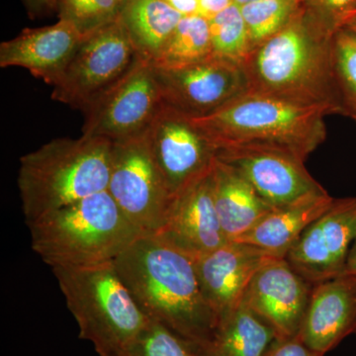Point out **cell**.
Masks as SVG:
<instances>
[{
    "label": "cell",
    "mask_w": 356,
    "mask_h": 356,
    "mask_svg": "<svg viewBox=\"0 0 356 356\" xmlns=\"http://www.w3.org/2000/svg\"><path fill=\"white\" fill-rule=\"evenodd\" d=\"M113 264L149 320L202 351L209 348L218 318L204 299L195 259L156 236H140Z\"/></svg>",
    "instance_id": "6da1fadb"
},
{
    "label": "cell",
    "mask_w": 356,
    "mask_h": 356,
    "mask_svg": "<svg viewBox=\"0 0 356 356\" xmlns=\"http://www.w3.org/2000/svg\"><path fill=\"white\" fill-rule=\"evenodd\" d=\"M299 6L284 27L242 62L248 91L339 114L332 79V39Z\"/></svg>",
    "instance_id": "7a4b0ae2"
},
{
    "label": "cell",
    "mask_w": 356,
    "mask_h": 356,
    "mask_svg": "<svg viewBox=\"0 0 356 356\" xmlns=\"http://www.w3.org/2000/svg\"><path fill=\"white\" fill-rule=\"evenodd\" d=\"M111 143L81 135L56 139L20 158L18 172L26 224L106 191Z\"/></svg>",
    "instance_id": "3957f363"
},
{
    "label": "cell",
    "mask_w": 356,
    "mask_h": 356,
    "mask_svg": "<svg viewBox=\"0 0 356 356\" xmlns=\"http://www.w3.org/2000/svg\"><path fill=\"white\" fill-rule=\"evenodd\" d=\"M27 226L32 250L51 269L113 262L143 236L107 191L54 211Z\"/></svg>",
    "instance_id": "277c9868"
},
{
    "label": "cell",
    "mask_w": 356,
    "mask_h": 356,
    "mask_svg": "<svg viewBox=\"0 0 356 356\" xmlns=\"http://www.w3.org/2000/svg\"><path fill=\"white\" fill-rule=\"evenodd\" d=\"M327 115L321 107L247 91L214 113L191 118L217 152L233 147H274L306 161L327 138Z\"/></svg>",
    "instance_id": "5b68a950"
},
{
    "label": "cell",
    "mask_w": 356,
    "mask_h": 356,
    "mask_svg": "<svg viewBox=\"0 0 356 356\" xmlns=\"http://www.w3.org/2000/svg\"><path fill=\"white\" fill-rule=\"evenodd\" d=\"M76 318L79 337L100 356H125L149 318L129 292L113 262L51 269Z\"/></svg>",
    "instance_id": "8992f818"
},
{
    "label": "cell",
    "mask_w": 356,
    "mask_h": 356,
    "mask_svg": "<svg viewBox=\"0 0 356 356\" xmlns=\"http://www.w3.org/2000/svg\"><path fill=\"white\" fill-rule=\"evenodd\" d=\"M120 19L83 37L53 84L51 98L83 111L142 58Z\"/></svg>",
    "instance_id": "52a82bcc"
},
{
    "label": "cell",
    "mask_w": 356,
    "mask_h": 356,
    "mask_svg": "<svg viewBox=\"0 0 356 356\" xmlns=\"http://www.w3.org/2000/svg\"><path fill=\"white\" fill-rule=\"evenodd\" d=\"M165 105L153 62L140 58L130 72L83 110V135L111 144L146 135Z\"/></svg>",
    "instance_id": "ba28073f"
},
{
    "label": "cell",
    "mask_w": 356,
    "mask_h": 356,
    "mask_svg": "<svg viewBox=\"0 0 356 356\" xmlns=\"http://www.w3.org/2000/svg\"><path fill=\"white\" fill-rule=\"evenodd\" d=\"M107 191L143 236L159 233L172 196L145 136L112 144Z\"/></svg>",
    "instance_id": "9c48e42d"
},
{
    "label": "cell",
    "mask_w": 356,
    "mask_h": 356,
    "mask_svg": "<svg viewBox=\"0 0 356 356\" xmlns=\"http://www.w3.org/2000/svg\"><path fill=\"white\" fill-rule=\"evenodd\" d=\"M145 137L172 197L217 158L216 147L193 119L165 103Z\"/></svg>",
    "instance_id": "30bf717a"
},
{
    "label": "cell",
    "mask_w": 356,
    "mask_h": 356,
    "mask_svg": "<svg viewBox=\"0 0 356 356\" xmlns=\"http://www.w3.org/2000/svg\"><path fill=\"white\" fill-rule=\"evenodd\" d=\"M156 69L165 104L192 118L214 113L248 91L242 64L215 55L180 69Z\"/></svg>",
    "instance_id": "8fae6325"
},
{
    "label": "cell",
    "mask_w": 356,
    "mask_h": 356,
    "mask_svg": "<svg viewBox=\"0 0 356 356\" xmlns=\"http://www.w3.org/2000/svg\"><path fill=\"white\" fill-rule=\"evenodd\" d=\"M217 159L235 168L274 209L327 193L308 172L305 161L281 149L227 147L217 152Z\"/></svg>",
    "instance_id": "7c38bea8"
},
{
    "label": "cell",
    "mask_w": 356,
    "mask_h": 356,
    "mask_svg": "<svg viewBox=\"0 0 356 356\" xmlns=\"http://www.w3.org/2000/svg\"><path fill=\"white\" fill-rule=\"evenodd\" d=\"M356 238V196L334 198L305 229L285 259L312 284L343 274Z\"/></svg>",
    "instance_id": "4fadbf2b"
},
{
    "label": "cell",
    "mask_w": 356,
    "mask_h": 356,
    "mask_svg": "<svg viewBox=\"0 0 356 356\" xmlns=\"http://www.w3.org/2000/svg\"><path fill=\"white\" fill-rule=\"evenodd\" d=\"M212 170L213 166L173 196L156 235L195 259L228 242L215 207Z\"/></svg>",
    "instance_id": "5bb4252c"
},
{
    "label": "cell",
    "mask_w": 356,
    "mask_h": 356,
    "mask_svg": "<svg viewBox=\"0 0 356 356\" xmlns=\"http://www.w3.org/2000/svg\"><path fill=\"white\" fill-rule=\"evenodd\" d=\"M313 286L285 257H275L255 273L243 300L286 339L298 336Z\"/></svg>",
    "instance_id": "9a60e30c"
},
{
    "label": "cell",
    "mask_w": 356,
    "mask_h": 356,
    "mask_svg": "<svg viewBox=\"0 0 356 356\" xmlns=\"http://www.w3.org/2000/svg\"><path fill=\"white\" fill-rule=\"evenodd\" d=\"M275 257H280L250 243L229 241L195 259L201 291L218 325L243 301L255 273Z\"/></svg>",
    "instance_id": "2e32d148"
},
{
    "label": "cell",
    "mask_w": 356,
    "mask_h": 356,
    "mask_svg": "<svg viewBox=\"0 0 356 356\" xmlns=\"http://www.w3.org/2000/svg\"><path fill=\"white\" fill-rule=\"evenodd\" d=\"M356 334V276L341 274L314 284L298 337L325 355Z\"/></svg>",
    "instance_id": "e0dca14e"
},
{
    "label": "cell",
    "mask_w": 356,
    "mask_h": 356,
    "mask_svg": "<svg viewBox=\"0 0 356 356\" xmlns=\"http://www.w3.org/2000/svg\"><path fill=\"white\" fill-rule=\"evenodd\" d=\"M83 36L74 26L56 24L26 28L15 38L0 44V67H19L53 86L67 67Z\"/></svg>",
    "instance_id": "ac0fdd59"
},
{
    "label": "cell",
    "mask_w": 356,
    "mask_h": 356,
    "mask_svg": "<svg viewBox=\"0 0 356 356\" xmlns=\"http://www.w3.org/2000/svg\"><path fill=\"white\" fill-rule=\"evenodd\" d=\"M215 207L227 241H236L274 210L233 166L215 159L212 170Z\"/></svg>",
    "instance_id": "d6986e66"
},
{
    "label": "cell",
    "mask_w": 356,
    "mask_h": 356,
    "mask_svg": "<svg viewBox=\"0 0 356 356\" xmlns=\"http://www.w3.org/2000/svg\"><path fill=\"white\" fill-rule=\"evenodd\" d=\"M334 200L325 193L276 208L236 242L250 243L285 257L305 229L331 207Z\"/></svg>",
    "instance_id": "ffe728a7"
},
{
    "label": "cell",
    "mask_w": 356,
    "mask_h": 356,
    "mask_svg": "<svg viewBox=\"0 0 356 356\" xmlns=\"http://www.w3.org/2000/svg\"><path fill=\"white\" fill-rule=\"evenodd\" d=\"M278 339L273 327L243 300L220 321L202 356H264Z\"/></svg>",
    "instance_id": "44dd1931"
},
{
    "label": "cell",
    "mask_w": 356,
    "mask_h": 356,
    "mask_svg": "<svg viewBox=\"0 0 356 356\" xmlns=\"http://www.w3.org/2000/svg\"><path fill=\"white\" fill-rule=\"evenodd\" d=\"M182 16L163 0H125L120 21L140 55L158 57Z\"/></svg>",
    "instance_id": "7402d4cb"
},
{
    "label": "cell",
    "mask_w": 356,
    "mask_h": 356,
    "mask_svg": "<svg viewBox=\"0 0 356 356\" xmlns=\"http://www.w3.org/2000/svg\"><path fill=\"white\" fill-rule=\"evenodd\" d=\"M212 55L209 21L198 14L181 18L153 64L161 70L180 69Z\"/></svg>",
    "instance_id": "603a6c76"
},
{
    "label": "cell",
    "mask_w": 356,
    "mask_h": 356,
    "mask_svg": "<svg viewBox=\"0 0 356 356\" xmlns=\"http://www.w3.org/2000/svg\"><path fill=\"white\" fill-rule=\"evenodd\" d=\"M332 79L339 114L356 123V35L346 28L332 36Z\"/></svg>",
    "instance_id": "cb8c5ba5"
},
{
    "label": "cell",
    "mask_w": 356,
    "mask_h": 356,
    "mask_svg": "<svg viewBox=\"0 0 356 356\" xmlns=\"http://www.w3.org/2000/svg\"><path fill=\"white\" fill-rule=\"evenodd\" d=\"M208 21L213 55L242 64L250 51V40L241 7L232 3Z\"/></svg>",
    "instance_id": "d4e9b609"
},
{
    "label": "cell",
    "mask_w": 356,
    "mask_h": 356,
    "mask_svg": "<svg viewBox=\"0 0 356 356\" xmlns=\"http://www.w3.org/2000/svg\"><path fill=\"white\" fill-rule=\"evenodd\" d=\"M125 0H57L58 20L88 36L120 19Z\"/></svg>",
    "instance_id": "484cf974"
},
{
    "label": "cell",
    "mask_w": 356,
    "mask_h": 356,
    "mask_svg": "<svg viewBox=\"0 0 356 356\" xmlns=\"http://www.w3.org/2000/svg\"><path fill=\"white\" fill-rule=\"evenodd\" d=\"M247 25L250 51L287 24L299 7L298 0H261L240 6Z\"/></svg>",
    "instance_id": "4316f807"
},
{
    "label": "cell",
    "mask_w": 356,
    "mask_h": 356,
    "mask_svg": "<svg viewBox=\"0 0 356 356\" xmlns=\"http://www.w3.org/2000/svg\"><path fill=\"white\" fill-rule=\"evenodd\" d=\"M125 356H202V350L165 325L149 320Z\"/></svg>",
    "instance_id": "83f0119b"
},
{
    "label": "cell",
    "mask_w": 356,
    "mask_h": 356,
    "mask_svg": "<svg viewBox=\"0 0 356 356\" xmlns=\"http://www.w3.org/2000/svg\"><path fill=\"white\" fill-rule=\"evenodd\" d=\"M299 6L321 28L334 35L350 19L356 0H298Z\"/></svg>",
    "instance_id": "f1b7e54d"
},
{
    "label": "cell",
    "mask_w": 356,
    "mask_h": 356,
    "mask_svg": "<svg viewBox=\"0 0 356 356\" xmlns=\"http://www.w3.org/2000/svg\"><path fill=\"white\" fill-rule=\"evenodd\" d=\"M264 356H324L311 350L298 336L278 339Z\"/></svg>",
    "instance_id": "f546056e"
},
{
    "label": "cell",
    "mask_w": 356,
    "mask_h": 356,
    "mask_svg": "<svg viewBox=\"0 0 356 356\" xmlns=\"http://www.w3.org/2000/svg\"><path fill=\"white\" fill-rule=\"evenodd\" d=\"M163 1L172 7L173 10L179 13L182 17L200 14L199 0H163Z\"/></svg>",
    "instance_id": "4dcf8cb0"
},
{
    "label": "cell",
    "mask_w": 356,
    "mask_h": 356,
    "mask_svg": "<svg viewBox=\"0 0 356 356\" xmlns=\"http://www.w3.org/2000/svg\"><path fill=\"white\" fill-rule=\"evenodd\" d=\"M234 3L233 0H199L200 15L210 19Z\"/></svg>",
    "instance_id": "1f68e13d"
},
{
    "label": "cell",
    "mask_w": 356,
    "mask_h": 356,
    "mask_svg": "<svg viewBox=\"0 0 356 356\" xmlns=\"http://www.w3.org/2000/svg\"><path fill=\"white\" fill-rule=\"evenodd\" d=\"M24 2L30 14L34 15L57 10V0H24Z\"/></svg>",
    "instance_id": "d6a6232c"
},
{
    "label": "cell",
    "mask_w": 356,
    "mask_h": 356,
    "mask_svg": "<svg viewBox=\"0 0 356 356\" xmlns=\"http://www.w3.org/2000/svg\"><path fill=\"white\" fill-rule=\"evenodd\" d=\"M343 274L356 276V238L351 245L348 257H346Z\"/></svg>",
    "instance_id": "836d02e7"
},
{
    "label": "cell",
    "mask_w": 356,
    "mask_h": 356,
    "mask_svg": "<svg viewBox=\"0 0 356 356\" xmlns=\"http://www.w3.org/2000/svg\"><path fill=\"white\" fill-rule=\"evenodd\" d=\"M343 28H346V29L350 30V32L355 33L356 35V17L353 18L346 23V25L343 26Z\"/></svg>",
    "instance_id": "e575fe53"
},
{
    "label": "cell",
    "mask_w": 356,
    "mask_h": 356,
    "mask_svg": "<svg viewBox=\"0 0 356 356\" xmlns=\"http://www.w3.org/2000/svg\"><path fill=\"white\" fill-rule=\"evenodd\" d=\"M233 1L236 6H243L245 4L252 3V2L261 1V0H233Z\"/></svg>",
    "instance_id": "d590c367"
},
{
    "label": "cell",
    "mask_w": 356,
    "mask_h": 356,
    "mask_svg": "<svg viewBox=\"0 0 356 356\" xmlns=\"http://www.w3.org/2000/svg\"><path fill=\"white\" fill-rule=\"evenodd\" d=\"M355 17H356V7H355V11H353V15H351L350 19H353V18H355ZM350 20H348V21H350Z\"/></svg>",
    "instance_id": "8d00e7d4"
}]
</instances>
